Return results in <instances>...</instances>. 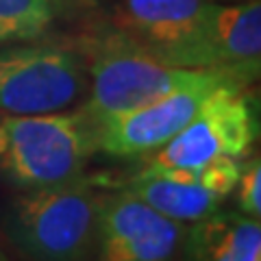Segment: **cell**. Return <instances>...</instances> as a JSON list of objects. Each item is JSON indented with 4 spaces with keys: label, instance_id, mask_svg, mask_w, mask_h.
Returning <instances> with one entry per match:
<instances>
[{
    "label": "cell",
    "instance_id": "12",
    "mask_svg": "<svg viewBox=\"0 0 261 261\" xmlns=\"http://www.w3.org/2000/svg\"><path fill=\"white\" fill-rule=\"evenodd\" d=\"M57 0H0V44L33 39L55 20Z\"/></svg>",
    "mask_w": 261,
    "mask_h": 261
},
{
    "label": "cell",
    "instance_id": "7",
    "mask_svg": "<svg viewBox=\"0 0 261 261\" xmlns=\"http://www.w3.org/2000/svg\"><path fill=\"white\" fill-rule=\"evenodd\" d=\"M222 85H244L238 81H207L174 89L168 96L98 122V150L111 157H144L181 130L200 105Z\"/></svg>",
    "mask_w": 261,
    "mask_h": 261
},
{
    "label": "cell",
    "instance_id": "1",
    "mask_svg": "<svg viewBox=\"0 0 261 261\" xmlns=\"http://www.w3.org/2000/svg\"><path fill=\"white\" fill-rule=\"evenodd\" d=\"M89 76L87 100L83 109L96 124L157 98L207 81H238L246 85L255 74L226 68H178L168 65L124 33L94 39L85 53Z\"/></svg>",
    "mask_w": 261,
    "mask_h": 261
},
{
    "label": "cell",
    "instance_id": "11",
    "mask_svg": "<svg viewBox=\"0 0 261 261\" xmlns=\"http://www.w3.org/2000/svg\"><path fill=\"white\" fill-rule=\"evenodd\" d=\"M183 261H261L259 218L214 211L185 228Z\"/></svg>",
    "mask_w": 261,
    "mask_h": 261
},
{
    "label": "cell",
    "instance_id": "13",
    "mask_svg": "<svg viewBox=\"0 0 261 261\" xmlns=\"http://www.w3.org/2000/svg\"><path fill=\"white\" fill-rule=\"evenodd\" d=\"M233 192H238V205L242 214L252 218L261 216V166L257 159L242 166V172Z\"/></svg>",
    "mask_w": 261,
    "mask_h": 261
},
{
    "label": "cell",
    "instance_id": "10",
    "mask_svg": "<svg viewBox=\"0 0 261 261\" xmlns=\"http://www.w3.org/2000/svg\"><path fill=\"white\" fill-rule=\"evenodd\" d=\"M261 55L259 0L214 5L196 53V68L242 70L257 76Z\"/></svg>",
    "mask_w": 261,
    "mask_h": 261
},
{
    "label": "cell",
    "instance_id": "8",
    "mask_svg": "<svg viewBox=\"0 0 261 261\" xmlns=\"http://www.w3.org/2000/svg\"><path fill=\"white\" fill-rule=\"evenodd\" d=\"M242 172L240 159H218L202 168L140 172L124 185L152 211L174 222H198L220 209Z\"/></svg>",
    "mask_w": 261,
    "mask_h": 261
},
{
    "label": "cell",
    "instance_id": "14",
    "mask_svg": "<svg viewBox=\"0 0 261 261\" xmlns=\"http://www.w3.org/2000/svg\"><path fill=\"white\" fill-rule=\"evenodd\" d=\"M76 3H83V5H92L94 0H76Z\"/></svg>",
    "mask_w": 261,
    "mask_h": 261
},
{
    "label": "cell",
    "instance_id": "9",
    "mask_svg": "<svg viewBox=\"0 0 261 261\" xmlns=\"http://www.w3.org/2000/svg\"><path fill=\"white\" fill-rule=\"evenodd\" d=\"M214 0H122L120 33L168 65L196 68Z\"/></svg>",
    "mask_w": 261,
    "mask_h": 261
},
{
    "label": "cell",
    "instance_id": "4",
    "mask_svg": "<svg viewBox=\"0 0 261 261\" xmlns=\"http://www.w3.org/2000/svg\"><path fill=\"white\" fill-rule=\"evenodd\" d=\"M85 59L61 46H18L0 53V113H59L87 96Z\"/></svg>",
    "mask_w": 261,
    "mask_h": 261
},
{
    "label": "cell",
    "instance_id": "5",
    "mask_svg": "<svg viewBox=\"0 0 261 261\" xmlns=\"http://www.w3.org/2000/svg\"><path fill=\"white\" fill-rule=\"evenodd\" d=\"M244 85H222L170 142L150 152L140 172L202 168L218 159H242L255 140V120Z\"/></svg>",
    "mask_w": 261,
    "mask_h": 261
},
{
    "label": "cell",
    "instance_id": "2",
    "mask_svg": "<svg viewBox=\"0 0 261 261\" xmlns=\"http://www.w3.org/2000/svg\"><path fill=\"white\" fill-rule=\"evenodd\" d=\"M100 200L92 178L22 190L7 205L3 228L31 261H85L94 250Z\"/></svg>",
    "mask_w": 261,
    "mask_h": 261
},
{
    "label": "cell",
    "instance_id": "6",
    "mask_svg": "<svg viewBox=\"0 0 261 261\" xmlns=\"http://www.w3.org/2000/svg\"><path fill=\"white\" fill-rule=\"evenodd\" d=\"M185 226L122 190L102 196L94 261H176Z\"/></svg>",
    "mask_w": 261,
    "mask_h": 261
},
{
    "label": "cell",
    "instance_id": "3",
    "mask_svg": "<svg viewBox=\"0 0 261 261\" xmlns=\"http://www.w3.org/2000/svg\"><path fill=\"white\" fill-rule=\"evenodd\" d=\"M96 150L98 124L83 109L0 118V174L20 190L81 176Z\"/></svg>",
    "mask_w": 261,
    "mask_h": 261
},
{
    "label": "cell",
    "instance_id": "15",
    "mask_svg": "<svg viewBox=\"0 0 261 261\" xmlns=\"http://www.w3.org/2000/svg\"><path fill=\"white\" fill-rule=\"evenodd\" d=\"M214 3H235V0H214Z\"/></svg>",
    "mask_w": 261,
    "mask_h": 261
},
{
    "label": "cell",
    "instance_id": "16",
    "mask_svg": "<svg viewBox=\"0 0 261 261\" xmlns=\"http://www.w3.org/2000/svg\"><path fill=\"white\" fill-rule=\"evenodd\" d=\"M0 261H9V259H7V257L3 255V252H0Z\"/></svg>",
    "mask_w": 261,
    "mask_h": 261
}]
</instances>
